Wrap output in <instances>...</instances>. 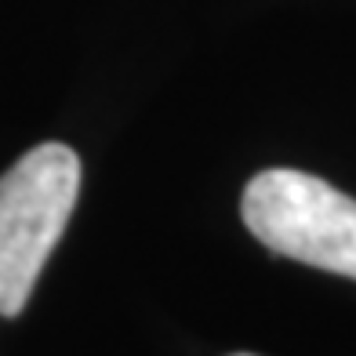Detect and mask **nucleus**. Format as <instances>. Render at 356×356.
<instances>
[{
    "instance_id": "nucleus-1",
    "label": "nucleus",
    "mask_w": 356,
    "mask_h": 356,
    "mask_svg": "<svg viewBox=\"0 0 356 356\" xmlns=\"http://www.w3.org/2000/svg\"><path fill=\"white\" fill-rule=\"evenodd\" d=\"M76 193L80 156L62 142L33 145L0 175V316L26 309L76 207Z\"/></svg>"
},
{
    "instance_id": "nucleus-2",
    "label": "nucleus",
    "mask_w": 356,
    "mask_h": 356,
    "mask_svg": "<svg viewBox=\"0 0 356 356\" xmlns=\"http://www.w3.org/2000/svg\"><path fill=\"white\" fill-rule=\"evenodd\" d=\"M240 211L273 254L356 280V200L331 182L295 168L258 171Z\"/></svg>"
},
{
    "instance_id": "nucleus-3",
    "label": "nucleus",
    "mask_w": 356,
    "mask_h": 356,
    "mask_svg": "<svg viewBox=\"0 0 356 356\" xmlns=\"http://www.w3.org/2000/svg\"><path fill=\"white\" fill-rule=\"evenodd\" d=\"M233 356H251V353H233Z\"/></svg>"
}]
</instances>
